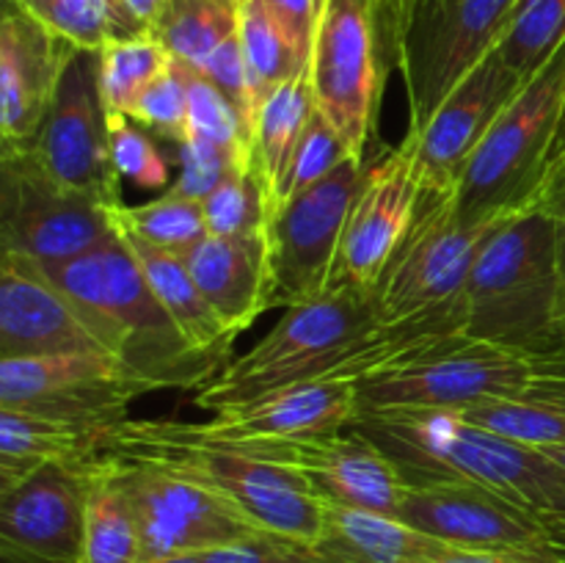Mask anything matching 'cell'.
<instances>
[{
    "mask_svg": "<svg viewBox=\"0 0 565 563\" xmlns=\"http://www.w3.org/2000/svg\"><path fill=\"white\" fill-rule=\"evenodd\" d=\"M423 196L417 138L406 132L401 147L367 169L348 213L331 287H353L373 296L386 263L412 226Z\"/></svg>",
    "mask_w": 565,
    "mask_h": 563,
    "instance_id": "cell-16",
    "label": "cell"
},
{
    "mask_svg": "<svg viewBox=\"0 0 565 563\" xmlns=\"http://www.w3.org/2000/svg\"><path fill=\"white\" fill-rule=\"evenodd\" d=\"M77 563H141V533H138L136 513L105 453L92 464L86 528H83Z\"/></svg>",
    "mask_w": 565,
    "mask_h": 563,
    "instance_id": "cell-28",
    "label": "cell"
},
{
    "mask_svg": "<svg viewBox=\"0 0 565 563\" xmlns=\"http://www.w3.org/2000/svg\"><path fill=\"white\" fill-rule=\"evenodd\" d=\"M182 259L232 337L252 329L254 320L274 307L268 232L259 237L207 235Z\"/></svg>",
    "mask_w": 565,
    "mask_h": 563,
    "instance_id": "cell-23",
    "label": "cell"
},
{
    "mask_svg": "<svg viewBox=\"0 0 565 563\" xmlns=\"http://www.w3.org/2000/svg\"><path fill=\"white\" fill-rule=\"evenodd\" d=\"M535 204L544 208L546 213L557 221V230H561V241H563V257H565V152L555 163V169L550 171V177H546L544 188H541V196Z\"/></svg>",
    "mask_w": 565,
    "mask_h": 563,
    "instance_id": "cell-47",
    "label": "cell"
},
{
    "mask_svg": "<svg viewBox=\"0 0 565 563\" xmlns=\"http://www.w3.org/2000/svg\"><path fill=\"white\" fill-rule=\"evenodd\" d=\"M50 3H55V0H20V6H25L28 11H33V14H36V11H42V9H47Z\"/></svg>",
    "mask_w": 565,
    "mask_h": 563,
    "instance_id": "cell-51",
    "label": "cell"
},
{
    "mask_svg": "<svg viewBox=\"0 0 565 563\" xmlns=\"http://www.w3.org/2000/svg\"><path fill=\"white\" fill-rule=\"evenodd\" d=\"M565 152V39L522 83L463 166L456 208L463 221H500L533 208Z\"/></svg>",
    "mask_w": 565,
    "mask_h": 563,
    "instance_id": "cell-5",
    "label": "cell"
},
{
    "mask_svg": "<svg viewBox=\"0 0 565 563\" xmlns=\"http://www.w3.org/2000/svg\"><path fill=\"white\" fill-rule=\"evenodd\" d=\"M381 3H384V9H386V6H390V3H392V0H381Z\"/></svg>",
    "mask_w": 565,
    "mask_h": 563,
    "instance_id": "cell-53",
    "label": "cell"
},
{
    "mask_svg": "<svg viewBox=\"0 0 565 563\" xmlns=\"http://www.w3.org/2000/svg\"><path fill=\"white\" fill-rule=\"evenodd\" d=\"M119 208V204H116ZM110 204L58 185L31 147H3L0 237L3 252L31 263H66L116 235Z\"/></svg>",
    "mask_w": 565,
    "mask_h": 563,
    "instance_id": "cell-11",
    "label": "cell"
},
{
    "mask_svg": "<svg viewBox=\"0 0 565 563\" xmlns=\"http://www.w3.org/2000/svg\"><path fill=\"white\" fill-rule=\"evenodd\" d=\"M323 3L326 0H265L268 11L276 17L281 31L287 33L292 47L298 50V55H301L307 64H309V55H312L315 33H318Z\"/></svg>",
    "mask_w": 565,
    "mask_h": 563,
    "instance_id": "cell-45",
    "label": "cell"
},
{
    "mask_svg": "<svg viewBox=\"0 0 565 563\" xmlns=\"http://www.w3.org/2000/svg\"><path fill=\"white\" fill-rule=\"evenodd\" d=\"M94 461L44 464L14 489L0 491V552L6 563L81 561Z\"/></svg>",
    "mask_w": 565,
    "mask_h": 563,
    "instance_id": "cell-17",
    "label": "cell"
},
{
    "mask_svg": "<svg viewBox=\"0 0 565 563\" xmlns=\"http://www.w3.org/2000/svg\"><path fill=\"white\" fill-rule=\"evenodd\" d=\"M461 417L530 447L565 445V397L524 390L516 397H491L461 408Z\"/></svg>",
    "mask_w": 565,
    "mask_h": 563,
    "instance_id": "cell-32",
    "label": "cell"
},
{
    "mask_svg": "<svg viewBox=\"0 0 565 563\" xmlns=\"http://www.w3.org/2000/svg\"><path fill=\"white\" fill-rule=\"evenodd\" d=\"M114 219L121 230L132 232L147 246L177 254V257H185L210 235L202 202L174 196V193H163L138 208L119 204L114 210Z\"/></svg>",
    "mask_w": 565,
    "mask_h": 563,
    "instance_id": "cell-34",
    "label": "cell"
},
{
    "mask_svg": "<svg viewBox=\"0 0 565 563\" xmlns=\"http://www.w3.org/2000/svg\"><path fill=\"white\" fill-rule=\"evenodd\" d=\"M116 431L0 406V491L14 489L44 464L94 461L110 450Z\"/></svg>",
    "mask_w": 565,
    "mask_h": 563,
    "instance_id": "cell-24",
    "label": "cell"
},
{
    "mask_svg": "<svg viewBox=\"0 0 565 563\" xmlns=\"http://www.w3.org/2000/svg\"><path fill=\"white\" fill-rule=\"evenodd\" d=\"M546 522H550L552 541H555V546L561 550V555L565 561V522H561V519H546Z\"/></svg>",
    "mask_w": 565,
    "mask_h": 563,
    "instance_id": "cell-49",
    "label": "cell"
},
{
    "mask_svg": "<svg viewBox=\"0 0 565 563\" xmlns=\"http://www.w3.org/2000/svg\"><path fill=\"white\" fill-rule=\"evenodd\" d=\"M147 563H202V555H180V557H166V561H147Z\"/></svg>",
    "mask_w": 565,
    "mask_h": 563,
    "instance_id": "cell-52",
    "label": "cell"
},
{
    "mask_svg": "<svg viewBox=\"0 0 565 563\" xmlns=\"http://www.w3.org/2000/svg\"><path fill=\"white\" fill-rule=\"evenodd\" d=\"M237 39H241L243 59H246L248 77H252L254 103L257 114L265 99L281 86L309 70L307 61L298 55L287 33L270 14L265 0H243L241 22H237Z\"/></svg>",
    "mask_w": 565,
    "mask_h": 563,
    "instance_id": "cell-31",
    "label": "cell"
},
{
    "mask_svg": "<svg viewBox=\"0 0 565 563\" xmlns=\"http://www.w3.org/2000/svg\"><path fill=\"white\" fill-rule=\"evenodd\" d=\"M362 160L348 158L326 180L285 199L268 219L274 307H296L331 287L348 213L362 188Z\"/></svg>",
    "mask_w": 565,
    "mask_h": 563,
    "instance_id": "cell-13",
    "label": "cell"
},
{
    "mask_svg": "<svg viewBox=\"0 0 565 563\" xmlns=\"http://www.w3.org/2000/svg\"><path fill=\"white\" fill-rule=\"evenodd\" d=\"M561 522H563V519H561Z\"/></svg>",
    "mask_w": 565,
    "mask_h": 563,
    "instance_id": "cell-56",
    "label": "cell"
},
{
    "mask_svg": "<svg viewBox=\"0 0 565 563\" xmlns=\"http://www.w3.org/2000/svg\"><path fill=\"white\" fill-rule=\"evenodd\" d=\"M36 17L72 47L94 53L114 42L152 33L125 0H55L47 9L36 11Z\"/></svg>",
    "mask_w": 565,
    "mask_h": 563,
    "instance_id": "cell-33",
    "label": "cell"
},
{
    "mask_svg": "<svg viewBox=\"0 0 565 563\" xmlns=\"http://www.w3.org/2000/svg\"><path fill=\"white\" fill-rule=\"evenodd\" d=\"M221 445V442H215ZM237 450L292 469L323 502L397 517L408 480L375 442L359 431L303 436V439L237 442Z\"/></svg>",
    "mask_w": 565,
    "mask_h": 563,
    "instance_id": "cell-15",
    "label": "cell"
},
{
    "mask_svg": "<svg viewBox=\"0 0 565 563\" xmlns=\"http://www.w3.org/2000/svg\"><path fill=\"white\" fill-rule=\"evenodd\" d=\"M565 39V0H519L511 28L500 42L502 59L530 77Z\"/></svg>",
    "mask_w": 565,
    "mask_h": 563,
    "instance_id": "cell-37",
    "label": "cell"
},
{
    "mask_svg": "<svg viewBox=\"0 0 565 563\" xmlns=\"http://www.w3.org/2000/svg\"><path fill=\"white\" fill-rule=\"evenodd\" d=\"M33 265L50 285L103 323L116 357L152 390L196 392L224 370L185 340L119 230L81 257Z\"/></svg>",
    "mask_w": 565,
    "mask_h": 563,
    "instance_id": "cell-4",
    "label": "cell"
},
{
    "mask_svg": "<svg viewBox=\"0 0 565 563\" xmlns=\"http://www.w3.org/2000/svg\"><path fill=\"white\" fill-rule=\"evenodd\" d=\"M395 461L408 484L469 480L544 519L565 522V469L539 447L469 423L452 408L362 412L351 425Z\"/></svg>",
    "mask_w": 565,
    "mask_h": 563,
    "instance_id": "cell-3",
    "label": "cell"
},
{
    "mask_svg": "<svg viewBox=\"0 0 565 563\" xmlns=\"http://www.w3.org/2000/svg\"><path fill=\"white\" fill-rule=\"evenodd\" d=\"M130 119L143 130L158 132L169 141L182 144L188 136V66L171 59V64L149 83L138 97Z\"/></svg>",
    "mask_w": 565,
    "mask_h": 563,
    "instance_id": "cell-41",
    "label": "cell"
},
{
    "mask_svg": "<svg viewBox=\"0 0 565 563\" xmlns=\"http://www.w3.org/2000/svg\"><path fill=\"white\" fill-rule=\"evenodd\" d=\"M31 152L58 185L110 208L125 204L121 180L110 160L108 110L99 94V53L72 50Z\"/></svg>",
    "mask_w": 565,
    "mask_h": 563,
    "instance_id": "cell-14",
    "label": "cell"
},
{
    "mask_svg": "<svg viewBox=\"0 0 565 563\" xmlns=\"http://www.w3.org/2000/svg\"><path fill=\"white\" fill-rule=\"evenodd\" d=\"M423 563H565L561 550L552 544L544 546H505V550H461L445 546L434 557Z\"/></svg>",
    "mask_w": 565,
    "mask_h": 563,
    "instance_id": "cell-46",
    "label": "cell"
},
{
    "mask_svg": "<svg viewBox=\"0 0 565 563\" xmlns=\"http://www.w3.org/2000/svg\"><path fill=\"white\" fill-rule=\"evenodd\" d=\"M384 31L381 0H326L309 55V81L318 110L362 163L384 83Z\"/></svg>",
    "mask_w": 565,
    "mask_h": 563,
    "instance_id": "cell-10",
    "label": "cell"
},
{
    "mask_svg": "<svg viewBox=\"0 0 565 563\" xmlns=\"http://www.w3.org/2000/svg\"><path fill=\"white\" fill-rule=\"evenodd\" d=\"M202 563H323L309 541L276 530H252L243 539L202 552Z\"/></svg>",
    "mask_w": 565,
    "mask_h": 563,
    "instance_id": "cell-43",
    "label": "cell"
},
{
    "mask_svg": "<svg viewBox=\"0 0 565 563\" xmlns=\"http://www.w3.org/2000/svg\"><path fill=\"white\" fill-rule=\"evenodd\" d=\"M9 3H20V0H9Z\"/></svg>",
    "mask_w": 565,
    "mask_h": 563,
    "instance_id": "cell-54",
    "label": "cell"
},
{
    "mask_svg": "<svg viewBox=\"0 0 565 563\" xmlns=\"http://www.w3.org/2000/svg\"><path fill=\"white\" fill-rule=\"evenodd\" d=\"M202 208L213 237H259L268 232V191L254 163L232 171Z\"/></svg>",
    "mask_w": 565,
    "mask_h": 563,
    "instance_id": "cell-36",
    "label": "cell"
},
{
    "mask_svg": "<svg viewBox=\"0 0 565 563\" xmlns=\"http://www.w3.org/2000/svg\"><path fill=\"white\" fill-rule=\"evenodd\" d=\"M359 414V379L329 375L274 390L252 403L215 412L207 423H188V428L221 445L303 439L351 428Z\"/></svg>",
    "mask_w": 565,
    "mask_h": 563,
    "instance_id": "cell-21",
    "label": "cell"
},
{
    "mask_svg": "<svg viewBox=\"0 0 565 563\" xmlns=\"http://www.w3.org/2000/svg\"><path fill=\"white\" fill-rule=\"evenodd\" d=\"M312 546L323 563H423L447 544L397 517L326 502Z\"/></svg>",
    "mask_w": 565,
    "mask_h": 563,
    "instance_id": "cell-25",
    "label": "cell"
},
{
    "mask_svg": "<svg viewBox=\"0 0 565 563\" xmlns=\"http://www.w3.org/2000/svg\"><path fill=\"white\" fill-rule=\"evenodd\" d=\"M169 64V50L152 33L99 50V94L105 110L130 116L138 97Z\"/></svg>",
    "mask_w": 565,
    "mask_h": 563,
    "instance_id": "cell-35",
    "label": "cell"
},
{
    "mask_svg": "<svg viewBox=\"0 0 565 563\" xmlns=\"http://www.w3.org/2000/svg\"><path fill=\"white\" fill-rule=\"evenodd\" d=\"M188 66V64H185ZM193 141L235 149L252 158V136L235 105L199 70L188 66V136Z\"/></svg>",
    "mask_w": 565,
    "mask_h": 563,
    "instance_id": "cell-38",
    "label": "cell"
},
{
    "mask_svg": "<svg viewBox=\"0 0 565 563\" xmlns=\"http://www.w3.org/2000/svg\"><path fill=\"white\" fill-rule=\"evenodd\" d=\"M519 0H392L386 39L408 97V130H423L469 70L500 47Z\"/></svg>",
    "mask_w": 565,
    "mask_h": 563,
    "instance_id": "cell-7",
    "label": "cell"
},
{
    "mask_svg": "<svg viewBox=\"0 0 565 563\" xmlns=\"http://www.w3.org/2000/svg\"><path fill=\"white\" fill-rule=\"evenodd\" d=\"M524 81L527 77L508 66L500 47L491 50L441 99L423 130H408L417 138V163L425 191H452L458 185L467 160Z\"/></svg>",
    "mask_w": 565,
    "mask_h": 563,
    "instance_id": "cell-20",
    "label": "cell"
},
{
    "mask_svg": "<svg viewBox=\"0 0 565 563\" xmlns=\"http://www.w3.org/2000/svg\"><path fill=\"white\" fill-rule=\"evenodd\" d=\"M72 44L25 6L3 0L0 20V136L3 147H31L53 103Z\"/></svg>",
    "mask_w": 565,
    "mask_h": 563,
    "instance_id": "cell-22",
    "label": "cell"
},
{
    "mask_svg": "<svg viewBox=\"0 0 565 563\" xmlns=\"http://www.w3.org/2000/svg\"><path fill=\"white\" fill-rule=\"evenodd\" d=\"M110 353L103 323L50 285L31 259L3 252L0 259V357ZM119 359V357H116Z\"/></svg>",
    "mask_w": 565,
    "mask_h": 563,
    "instance_id": "cell-19",
    "label": "cell"
},
{
    "mask_svg": "<svg viewBox=\"0 0 565 563\" xmlns=\"http://www.w3.org/2000/svg\"><path fill=\"white\" fill-rule=\"evenodd\" d=\"M177 163H180V174H177V180L171 182L166 193L204 202L232 171L252 163V158L235 152V149L185 138L182 144H177Z\"/></svg>",
    "mask_w": 565,
    "mask_h": 563,
    "instance_id": "cell-42",
    "label": "cell"
},
{
    "mask_svg": "<svg viewBox=\"0 0 565 563\" xmlns=\"http://www.w3.org/2000/svg\"><path fill=\"white\" fill-rule=\"evenodd\" d=\"M461 331V307L381 323L370 293L329 287L312 301L287 307L279 323L215 379L193 392L204 412H226L303 381L364 379L419 342Z\"/></svg>",
    "mask_w": 565,
    "mask_h": 563,
    "instance_id": "cell-1",
    "label": "cell"
},
{
    "mask_svg": "<svg viewBox=\"0 0 565 563\" xmlns=\"http://www.w3.org/2000/svg\"><path fill=\"white\" fill-rule=\"evenodd\" d=\"M315 110H318V103H315L309 70L281 83L259 108L252 132V163L263 177L270 210H274L281 177H285L292 152H296Z\"/></svg>",
    "mask_w": 565,
    "mask_h": 563,
    "instance_id": "cell-27",
    "label": "cell"
},
{
    "mask_svg": "<svg viewBox=\"0 0 565 563\" xmlns=\"http://www.w3.org/2000/svg\"><path fill=\"white\" fill-rule=\"evenodd\" d=\"M130 500L141 533V563L166 561L243 539L259 530L235 502L160 464L105 453Z\"/></svg>",
    "mask_w": 565,
    "mask_h": 563,
    "instance_id": "cell-12",
    "label": "cell"
},
{
    "mask_svg": "<svg viewBox=\"0 0 565 563\" xmlns=\"http://www.w3.org/2000/svg\"><path fill=\"white\" fill-rule=\"evenodd\" d=\"M241 3L235 0H171L152 25V36L182 64L199 66L237 33Z\"/></svg>",
    "mask_w": 565,
    "mask_h": 563,
    "instance_id": "cell-30",
    "label": "cell"
},
{
    "mask_svg": "<svg viewBox=\"0 0 565 563\" xmlns=\"http://www.w3.org/2000/svg\"><path fill=\"white\" fill-rule=\"evenodd\" d=\"M235 3H243V0H235Z\"/></svg>",
    "mask_w": 565,
    "mask_h": 563,
    "instance_id": "cell-55",
    "label": "cell"
},
{
    "mask_svg": "<svg viewBox=\"0 0 565 563\" xmlns=\"http://www.w3.org/2000/svg\"><path fill=\"white\" fill-rule=\"evenodd\" d=\"M456 191V188H452ZM452 191H425L373 290L381 323L458 309L472 265L500 221H463Z\"/></svg>",
    "mask_w": 565,
    "mask_h": 563,
    "instance_id": "cell-9",
    "label": "cell"
},
{
    "mask_svg": "<svg viewBox=\"0 0 565 563\" xmlns=\"http://www.w3.org/2000/svg\"><path fill=\"white\" fill-rule=\"evenodd\" d=\"M204 77L235 105V110L241 114L243 125H246L248 136L254 132V121H257V103H254L252 92V77H248L246 59H243V47L237 33L232 39H226L202 66H199Z\"/></svg>",
    "mask_w": 565,
    "mask_h": 563,
    "instance_id": "cell-44",
    "label": "cell"
},
{
    "mask_svg": "<svg viewBox=\"0 0 565 563\" xmlns=\"http://www.w3.org/2000/svg\"><path fill=\"white\" fill-rule=\"evenodd\" d=\"M108 453L160 464L235 502L257 528L309 541L323 528L326 502L307 478L281 464L202 439L177 419H125Z\"/></svg>",
    "mask_w": 565,
    "mask_h": 563,
    "instance_id": "cell-6",
    "label": "cell"
},
{
    "mask_svg": "<svg viewBox=\"0 0 565 563\" xmlns=\"http://www.w3.org/2000/svg\"><path fill=\"white\" fill-rule=\"evenodd\" d=\"M461 334L527 359L565 348V257L544 208L502 221L480 248L461 298Z\"/></svg>",
    "mask_w": 565,
    "mask_h": 563,
    "instance_id": "cell-2",
    "label": "cell"
},
{
    "mask_svg": "<svg viewBox=\"0 0 565 563\" xmlns=\"http://www.w3.org/2000/svg\"><path fill=\"white\" fill-rule=\"evenodd\" d=\"M110 160L119 180L132 182L141 191H160L171 182V163L163 149L149 138L141 125L121 114H108Z\"/></svg>",
    "mask_w": 565,
    "mask_h": 563,
    "instance_id": "cell-40",
    "label": "cell"
},
{
    "mask_svg": "<svg viewBox=\"0 0 565 563\" xmlns=\"http://www.w3.org/2000/svg\"><path fill=\"white\" fill-rule=\"evenodd\" d=\"M125 3L130 6V9L136 11L143 22H147L149 31H152V25L160 20V17H163V11L169 9L171 0H125Z\"/></svg>",
    "mask_w": 565,
    "mask_h": 563,
    "instance_id": "cell-48",
    "label": "cell"
},
{
    "mask_svg": "<svg viewBox=\"0 0 565 563\" xmlns=\"http://www.w3.org/2000/svg\"><path fill=\"white\" fill-rule=\"evenodd\" d=\"M348 158H353V155L348 152L345 141L340 138L337 127L331 125L320 110H315L307 130H303L301 141H298L296 152H292V160L290 166H287L285 177H281V185L279 191H276L274 210L279 208L285 199L318 185V182L326 180L337 166L345 163ZM274 210H270V213H274Z\"/></svg>",
    "mask_w": 565,
    "mask_h": 563,
    "instance_id": "cell-39",
    "label": "cell"
},
{
    "mask_svg": "<svg viewBox=\"0 0 565 563\" xmlns=\"http://www.w3.org/2000/svg\"><path fill=\"white\" fill-rule=\"evenodd\" d=\"M132 375L121 359L110 353H53V357L0 359V406L22 408L42 397L55 395L66 386L86 381L125 379Z\"/></svg>",
    "mask_w": 565,
    "mask_h": 563,
    "instance_id": "cell-29",
    "label": "cell"
},
{
    "mask_svg": "<svg viewBox=\"0 0 565 563\" xmlns=\"http://www.w3.org/2000/svg\"><path fill=\"white\" fill-rule=\"evenodd\" d=\"M116 221V219H114ZM119 230L121 241L127 243V248L132 252V257L141 265L143 276L152 285L154 296L160 298L169 315L174 318V323L180 326V331L185 334V340L196 348L199 353L210 357L213 362H218L221 368L230 364V351L235 337L226 331V326L221 323L218 315L213 312V307L207 304V298L202 296V290L193 282L191 270H188L185 259L177 257V254L160 252V248L147 246L143 241H138L132 232Z\"/></svg>",
    "mask_w": 565,
    "mask_h": 563,
    "instance_id": "cell-26",
    "label": "cell"
},
{
    "mask_svg": "<svg viewBox=\"0 0 565 563\" xmlns=\"http://www.w3.org/2000/svg\"><path fill=\"white\" fill-rule=\"evenodd\" d=\"M563 351H565V348H563Z\"/></svg>",
    "mask_w": 565,
    "mask_h": 563,
    "instance_id": "cell-57",
    "label": "cell"
},
{
    "mask_svg": "<svg viewBox=\"0 0 565 563\" xmlns=\"http://www.w3.org/2000/svg\"><path fill=\"white\" fill-rule=\"evenodd\" d=\"M541 453H546V456L552 458L555 464H561V467L565 469V445H552V447H539Z\"/></svg>",
    "mask_w": 565,
    "mask_h": 563,
    "instance_id": "cell-50",
    "label": "cell"
},
{
    "mask_svg": "<svg viewBox=\"0 0 565 563\" xmlns=\"http://www.w3.org/2000/svg\"><path fill=\"white\" fill-rule=\"evenodd\" d=\"M535 362L472 337H430L359 379L362 412L461 408L491 397H516L533 384Z\"/></svg>",
    "mask_w": 565,
    "mask_h": 563,
    "instance_id": "cell-8",
    "label": "cell"
},
{
    "mask_svg": "<svg viewBox=\"0 0 565 563\" xmlns=\"http://www.w3.org/2000/svg\"><path fill=\"white\" fill-rule=\"evenodd\" d=\"M397 519L461 550L552 544L550 522L541 513L469 480L408 484Z\"/></svg>",
    "mask_w": 565,
    "mask_h": 563,
    "instance_id": "cell-18",
    "label": "cell"
}]
</instances>
